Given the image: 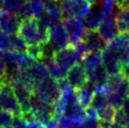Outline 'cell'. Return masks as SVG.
Returning <instances> with one entry per match:
<instances>
[{"instance_id":"cell-1","label":"cell","mask_w":129,"mask_h":128,"mask_svg":"<svg viewBox=\"0 0 129 128\" xmlns=\"http://www.w3.org/2000/svg\"><path fill=\"white\" fill-rule=\"evenodd\" d=\"M0 107L13 116H21V107L13 90L12 84L7 78L0 80Z\"/></svg>"},{"instance_id":"cell-2","label":"cell","mask_w":129,"mask_h":128,"mask_svg":"<svg viewBox=\"0 0 129 128\" xmlns=\"http://www.w3.org/2000/svg\"><path fill=\"white\" fill-rule=\"evenodd\" d=\"M52 59L58 67L67 72L75 64L82 62V57L76 51L75 47L69 44L66 48L54 51Z\"/></svg>"},{"instance_id":"cell-3","label":"cell","mask_w":129,"mask_h":128,"mask_svg":"<svg viewBox=\"0 0 129 128\" xmlns=\"http://www.w3.org/2000/svg\"><path fill=\"white\" fill-rule=\"evenodd\" d=\"M59 2L66 18H85L92 8L89 0H60Z\"/></svg>"},{"instance_id":"cell-4","label":"cell","mask_w":129,"mask_h":128,"mask_svg":"<svg viewBox=\"0 0 129 128\" xmlns=\"http://www.w3.org/2000/svg\"><path fill=\"white\" fill-rule=\"evenodd\" d=\"M33 94L40 97L46 103L55 105L57 100L59 99L61 91L57 87V81L49 76L48 78L34 88Z\"/></svg>"},{"instance_id":"cell-5","label":"cell","mask_w":129,"mask_h":128,"mask_svg":"<svg viewBox=\"0 0 129 128\" xmlns=\"http://www.w3.org/2000/svg\"><path fill=\"white\" fill-rule=\"evenodd\" d=\"M18 33L22 39L25 40L27 45L36 44V43L41 44L42 34H41L37 18L22 20L20 26H19Z\"/></svg>"},{"instance_id":"cell-6","label":"cell","mask_w":129,"mask_h":128,"mask_svg":"<svg viewBox=\"0 0 129 128\" xmlns=\"http://www.w3.org/2000/svg\"><path fill=\"white\" fill-rule=\"evenodd\" d=\"M62 24L68 35L69 45L75 46L82 40L86 32L84 24L79 19L75 18H63Z\"/></svg>"},{"instance_id":"cell-7","label":"cell","mask_w":129,"mask_h":128,"mask_svg":"<svg viewBox=\"0 0 129 128\" xmlns=\"http://www.w3.org/2000/svg\"><path fill=\"white\" fill-rule=\"evenodd\" d=\"M50 42L53 43L54 50H60L66 48L69 44L68 35L66 33L63 24L59 21L54 22L49 28Z\"/></svg>"},{"instance_id":"cell-8","label":"cell","mask_w":129,"mask_h":128,"mask_svg":"<svg viewBox=\"0 0 129 128\" xmlns=\"http://www.w3.org/2000/svg\"><path fill=\"white\" fill-rule=\"evenodd\" d=\"M13 90H14L15 96L18 100L22 112L31 110L30 109V99L33 95V90L29 89L27 86H25L23 82L18 79H14L11 81Z\"/></svg>"},{"instance_id":"cell-9","label":"cell","mask_w":129,"mask_h":128,"mask_svg":"<svg viewBox=\"0 0 129 128\" xmlns=\"http://www.w3.org/2000/svg\"><path fill=\"white\" fill-rule=\"evenodd\" d=\"M66 79L71 88L77 89L89 80V75L82 63H76L68 70Z\"/></svg>"},{"instance_id":"cell-10","label":"cell","mask_w":129,"mask_h":128,"mask_svg":"<svg viewBox=\"0 0 129 128\" xmlns=\"http://www.w3.org/2000/svg\"><path fill=\"white\" fill-rule=\"evenodd\" d=\"M22 19L17 13H10L8 11H0V30L9 35H16Z\"/></svg>"},{"instance_id":"cell-11","label":"cell","mask_w":129,"mask_h":128,"mask_svg":"<svg viewBox=\"0 0 129 128\" xmlns=\"http://www.w3.org/2000/svg\"><path fill=\"white\" fill-rule=\"evenodd\" d=\"M102 64L108 75L120 74L123 68L117 54L108 48H105L102 52Z\"/></svg>"},{"instance_id":"cell-12","label":"cell","mask_w":129,"mask_h":128,"mask_svg":"<svg viewBox=\"0 0 129 128\" xmlns=\"http://www.w3.org/2000/svg\"><path fill=\"white\" fill-rule=\"evenodd\" d=\"M43 12V3L41 0H25L22 3L17 14L22 20L38 18Z\"/></svg>"},{"instance_id":"cell-13","label":"cell","mask_w":129,"mask_h":128,"mask_svg":"<svg viewBox=\"0 0 129 128\" xmlns=\"http://www.w3.org/2000/svg\"><path fill=\"white\" fill-rule=\"evenodd\" d=\"M82 41L86 43L89 52H102L107 46V43L103 41L97 30L88 29L83 36Z\"/></svg>"},{"instance_id":"cell-14","label":"cell","mask_w":129,"mask_h":128,"mask_svg":"<svg viewBox=\"0 0 129 128\" xmlns=\"http://www.w3.org/2000/svg\"><path fill=\"white\" fill-rule=\"evenodd\" d=\"M97 31L105 43H108V42H110L111 40H113L118 35L119 32L115 19L113 17H110L104 20L97 28Z\"/></svg>"},{"instance_id":"cell-15","label":"cell","mask_w":129,"mask_h":128,"mask_svg":"<svg viewBox=\"0 0 129 128\" xmlns=\"http://www.w3.org/2000/svg\"><path fill=\"white\" fill-rule=\"evenodd\" d=\"M75 91L77 94V98H78V102L80 104V106L87 108V107H90V104H91L92 97L96 91V87L93 84V82H91L89 79L82 87L75 89Z\"/></svg>"},{"instance_id":"cell-16","label":"cell","mask_w":129,"mask_h":128,"mask_svg":"<svg viewBox=\"0 0 129 128\" xmlns=\"http://www.w3.org/2000/svg\"><path fill=\"white\" fill-rule=\"evenodd\" d=\"M89 79L93 82V84L96 87V89H102L107 85V82L108 79V75L107 71L105 70L103 64L101 62L98 64L96 67H94L90 72L88 73Z\"/></svg>"},{"instance_id":"cell-17","label":"cell","mask_w":129,"mask_h":128,"mask_svg":"<svg viewBox=\"0 0 129 128\" xmlns=\"http://www.w3.org/2000/svg\"><path fill=\"white\" fill-rule=\"evenodd\" d=\"M43 11L54 21L63 19V11L58 0H44L43 3Z\"/></svg>"},{"instance_id":"cell-18","label":"cell","mask_w":129,"mask_h":128,"mask_svg":"<svg viewBox=\"0 0 129 128\" xmlns=\"http://www.w3.org/2000/svg\"><path fill=\"white\" fill-rule=\"evenodd\" d=\"M103 21H104V16L102 13V8L93 7L92 10L85 17V25L87 29L97 30Z\"/></svg>"},{"instance_id":"cell-19","label":"cell","mask_w":129,"mask_h":128,"mask_svg":"<svg viewBox=\"0 0 129 128\" xmlns=\"http://www.w3.org/2000/svg\"><path fill=\"white\" fill-rule=\"evenodd\" d=\"M115 21L117 24L118 30L121 33L129 32V7L119 10L116 14Z\"/></svg>"},{"instance_id":"cell-20","label":"cell","mask_w":129,"mask_h":128,"mask_svg":"<svg viewBox=\"0 0 129 128\" xmlns=\"http://www.w3.org/2000/svg\"><path fill=\"white\" fill-rule=\"evenodd\" d=\"M102 52H90L82 58L81 63L84 65L87 73L90 72L93 68L102 62Z\"/></svg>"},{"instance_id":"cell-21","label":"cell","mask_w":129,"mask_h":128,"mask_svg":"<svg viewBox=\"0 0 129 128\" xmlns=\"http://www.w3.org/2000/svg\"><path fill=\"white\" fill-rule=\"evenodd\" d=\"M105 87L102 88V89H96V91H95V93H94V95L92 97V101H91V104H90V107H93L96 110H99V109L107 107L108 105V93L105 91Z\"/></svg>"},{"instance_id":"cell-22","label":"cell","mask_w":129,"mask_h":128,"mask_svg":"<svg viewBox=\"0 0 129 128\" xmlns=\"http://www.w3.org/2000/svg\"><path fill=\"white\" fill-rule=\"evenodd\" d=\"M45 61L46 62H44V63H45L47 69H48L50 77H52L55 80H59V79H62V78H66L67 71H65V70L58 67L57 64L53 61L52 58L46 59Z\"/></svg>"},{"instance_id":"cell-23","label":"cell","mask_w":129,"mask_h":128,"mask_svg":"<svg viewBox=\"0 0 129 128\" xmlns=\"http://www.w3.org/2000/svg\"><path fill=\"white\" fill-rule=\"evenodd\" d=\"M36 60L27 53H17L16 54V65L19 71H24L31 67Z\"/></svg>"},{"instance_id":"cell-24","label":"cell","mask_w":129,"mask_h":128,"mask_svg":"<svg viewBox=\"0 0 129 128\" xmlns=\"http://www.w3.org/2000/svg\"><path fill=\"white\" fill-rule=\"evenodd\" d=\"M116 109L113 107L108 105L107 107L97 110V117L98 120L102 121H108V122H114Z\"/></svg>"},{"instance_id":"cell-25","label":"cell","mask_w":129,"mask_h":128,"mask_svg":"<svg viewBox=\"0 0 129 128\" xmlns=\"http://www.w3.org/2000/svg\"><path fill=\"white\" fill-rule=\"evenodd\" d=\"M27 43L20 36L11 35V51L15 53H26Z\"/></svg>"},{"instance_id":"cell-26","label":"cell","mask_w":129,"mask_h":128,"mask_svg":"<svg viewBox=\"0 0 129 128\" xmlns=\"http://www.w3.org/2000/svg\"><path fill=\"white\" fill-rule=\"evenodd\" d=\"M44 46L45 45L40 44V43L29 44L27 45L26 53L28 54L29 56H31L35 60L41 61L44 59Z\"/></svg>"},{"instance_id":"cell-27","label":"cell","mask_w":129,"mask_h":128,"mask_svg":"<svg viewBox=\"0 0 129 128\" xmlns=\"http://www.w3.org/2000/svg\"><path fill=\"white\" fill-rule=\"evenodd\" d=\"M124 96L121 95L117 92H110L108 94V105L113 107L115 109H119V108H122L123 101H124Z\"/></svg>"},{"instance_id":"cell-28","label":"cell","mask_w":129,"mask_h":128,"mask_svg":"<svg viewBox=\"0 0 129 128\" xmlns=\"http://www.w3.org/2000/svg\"><path fill=\"white\" fill-rule=\"evenodd\" d=\"M22 3L23 0H4L5 11L10 13H16L18 12Z\"/></svg>"},{"instance_id":"cell-29","label":"cell","mask_w":129,"mask_h":128,"mask_svg":"<svg viewBox=\"0 0 129 128\" xmlns=\"http://www.w3.org/2000/svg\"><path fill=\"white\" fill-rule=\"evenodd\" d=\"M14 116L13 114L6 110H0V128L11 126Z\"/></svg>"},{"instance_id":"cell-30","label":"cell","mask_w":129,"mask_h":128,"mask_svg":"<svg viewBox=\"0 0 129 128\" xmlns=\"http://www.w3.org/2000/svg\"><path fill=\"white\" fill-rule=\"evenodd\" d=\"M11 51V35L0 30V52Z\"/></svg>"},{"instance_id":"cell-31","label":"cell","mask_w":129,"mask_h":128,"mask_svg":"<svg viewBox=\"0 0 129 128\" xmlns=\"http://www.w3.org/2000/svg\"><path fill=\"white\" fill-rule=\"evenodd\" d=\"M81 128H100L98 119H90L87 118L81 123Z\"/></svg>"},{"instance_id":"cell-32","label":"cell","mask_w":129,"mask_h":128,"mask_svg":"<svg viewBox=\"0 0 129 128\" xmlns=\"http://www.w3.org/2000/svg\"><path fill=\"white\" fill-rule=\"evenodd\" d=\"M25 124H26V122L22 119L21 116H16V117H14V119H13L11 127L12 128H25Z\"/></svg>"},{"instance_id":"cell-33","label":"cell","mask_w":129,"mask_h":128,"mask_svg":"<svg viewBox=\"0 0 129 128\" xmlns=\"http://www.w3.org/2000/svg\"><path fill=\"white\" fill-rule=\"evenodd\" d=\"M86 114H87V118H90V119H98L97 117V110L94 109L93 107H91L90 106L89 107L86 108Z\"/></svg>"},{"instance_id":"cell-34","label":"cell","mask_w":129,"mask_h":128,"mask_svg":"<svg viewBox=\"0 0 129 128\" xmlns=\"http://www.w3.org/2000/svg\"><path fill=\"white\" fill-rule=\"evenodd\" d=\"M6 72H7L6 64L4 62L3 58L0 57V80L5 78V76H6Z\"/></svg>"},{"instance_id":"cell-35","label":"cell","mask_w":129,"mask_h":128,"mask_svg":"<svg viewBox=\"0 0 129 128\" xmlns=\"http://www.w3.org/2000/svg\"><path fill=\"white\" fill-rule=\"evenodd\" d=\"M122 109L123 110L124 114L129 118V95L126 96L124 98V101H123V104H122Z\"/></svg>"},{"instance_id":"cell-36","label":"cell","mask_w":129,"mask_h":128,"mask_svg":"<svg viewBox=\"0 0 129 128\" xmlns=\"http://www.w3.org/2000/svg\"><path fill=\"white\" fill-rule=\"evenodd\" d=\"M42 123H40L39 121H31V122H26L25 124V128H40L42 126Z\"/></svg>"},{"instance_id":"cell-37","label":"cell","mask_w":129,"mask_h":128,"mask_svg":"<svg viewBox=\"0 0 129 128\" xmlns=\"http://www.w3.org/2000/svg\"><path fill=\"white\" fill-rule=\"evenodd\" d=\"M110 128H127V126H125V125H123V124H120V123L113 122Z\"/></svg>"},{"instance_id":"cell-38","label":"cell","mask_w":129,"mask_h":128,"mask_svg":"<svg viewBox=\"0 0 129 128\" xmlns=\"http://www.w3.org/2000/svg\"><path fill=\"white\" fill-rule=\"evenodd\" d=\"M122 73L125 75L126 77H128V78H129V66H128V67H125V68H122Z\"/></svg>"},{"instance_id":"cell-39","label":"cell","mask_w":129,"mask_h":128,"mask_svg":"<svg viewBox=\"0 0 129 128\" xmlns=\"http://www.w3.org/2000/svg\"><path fill=\"white\" fill-rule=\"evenodd\" d=\"M3 7H4V0H0V11L3 10Z\"/></svg>"},{"instance_id":"cell-40","label":"cell","mask_w":129,"mask_h":128,"mask_svg":"<svg viewBox=\"0 0 129 128\" xmlns=\"http://www.w3.org/2000/svg\"><path fill=\"white\" fill-rule=\"evenodd\" d=\"M90 3L91 4H95L96 2H98V1H100V0H89Z\"/></svg>"},{"instance_id":"cell-41","label":"cell","mask_w":129,"mask_h":128,"mask_svg":"<svg viewBox=\"0 0 129 128\" xmlns=\"http://www.w3.org/2000/svg\"><path fill=\"white\" fill-rule=\"evenodd\" d=\"M40 128H45V127H44V125H42V126H41Z\"/></svg>"},{"instance_id":"cell-42","label":"cell","mask_w":129,"mask_h":128,"mask_svg":"<svg viewBox=\"0 0 129 128\" xmlns=\"http://www.w3.org/2000/svg\"><path fill=\"white\" fill-rule=\"evenodd\" d=\"M4 128H12L11 126H8V127H4Z\"/></svg>"},{"instance_id":"cell-43","label":"cell","mask_w":129,"mask_h":128,"mask_svg":"<svg viewBox=\"0 0 129 128\" xmlns=\"http://www.w3.org/2000/svg\"><path fill=\"white\" fill-rule=\"evenodd\" d=\"M125 126H127V128H129V123H128L127 125H125Z\"/></svg>"}]
</instances>
